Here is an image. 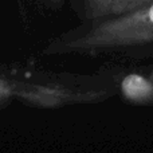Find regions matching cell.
<instances>
[{"mask_svg": "<svg viewBox=\"0 0 153 153\" xmlns=\"http://www.w3.org/2000/svg\"><path fill=\"white\" fill-rule=\"evenodd\" d=\"M46 53H108L130 61L153 58V1L117 18L86 22Z\"/></svg>", "mask_w": 153, "mask_h": 153, "instance_id": "cell-1", "label": "cell"}, {"mask_svg": "<svg viewBox=\"0 0 153 153\" xmlns=\"http://www.w3.org/2000/svg\"><path fill=\"white\" fill-rule=\"evenodd\" d=\"M114 94L134 106H153V58L136 59L108 70Z\"/></svg>", "mask_w": 153, "mask_h": 153, "instance_id": "cell-2", "label": "cell"}, {"mask_svg": "<svg viewBox=\"0 0 153 153\" xmlns=\"http://www.w3.org/2000/svg\"><path fill=\"white\" fill-rule=\"evenodd\" d=\"M153 0H82L86 22L117 18L140 10Z\"/></svg>", "mask_w": 153, "mask_h": 153, "instance_id": "cell-3", "label": "cell"}, {"mask_svg": "<svg viewBox=\"0 0 153 153\" xmlns=\"http://www.w3.org/2000/svg\"><path fill=\"white\" fill-rule=\"evenodd\" d=\"M50 1H53V3H61V0H50Z\"/></svg>", "mask_w": 153, "mask_h": 153, "instance_id": "cell-4", "label": "cell"}]
</instances>
